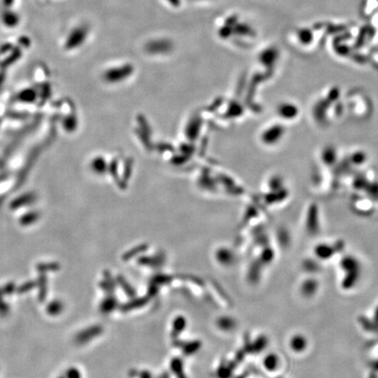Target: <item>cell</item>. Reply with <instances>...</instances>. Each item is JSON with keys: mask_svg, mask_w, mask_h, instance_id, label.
<instances>
[{"mask_svg": "<svg viewBox=\"0 0 378 378\" xmlns=\"http://www.w3.org/2000/svg\"><path fill=\"white\" fill-rule=\"evenodd\" d=\"M293 343H297V344H293V346L295 349H303L305 346V341L303 338H296L295 340H293Z\"/></svg>", "mask_w": 378, "mask_h": 378, "instance_id": "cell-1", "label": "cell"}]
</instances>
